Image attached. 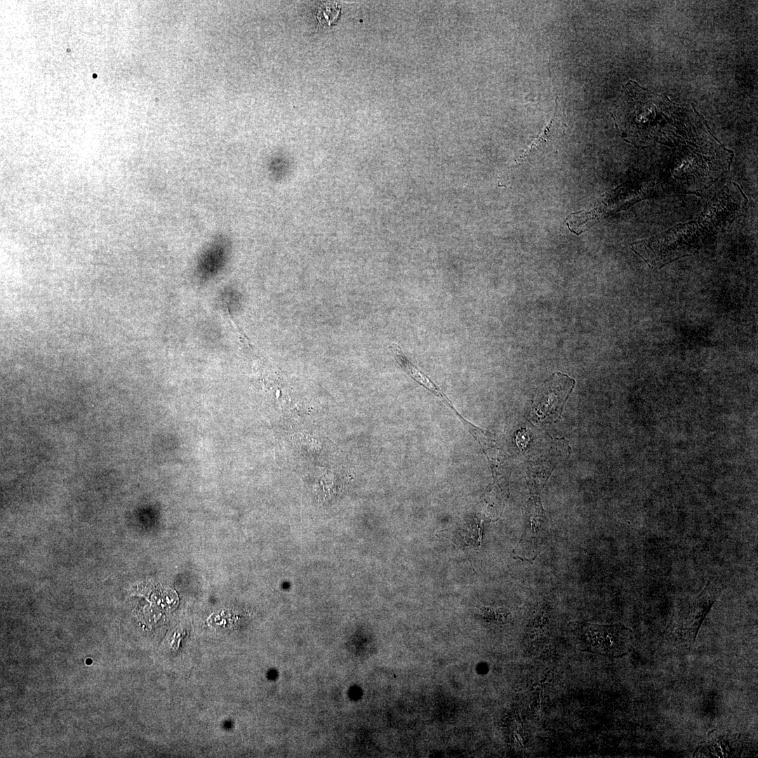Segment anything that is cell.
<instances>
[{
  "label": "cell",
  "mask_w": 758,
  "mask_h": 758,
  "mask_svg": "<svg viewBox=\"0 0 758 758\" xmlns=\"http://www.w3.org/2000/svg\"><path fill=\"white\" fill-rule=\"evenodd\" d=\"M722 592L716 581H707L696 595L681 600L673 615L671 637L677 645L690 650L702 623Z\"/></svg>",
  "instance_id": "obj_1"
},
{
  "label": "cell",
  "mask_w": 758,
  "mask_h": 758,
  "mask_svg": "<svg viewBox=\"0 0 758 758\" xmlns=\"http://www.w3.org/2000/svg\"><path fill=\"white\" fill-rule=\"evenodd\" d=\"M699 234L696 224L689 223L676 226L661 235L636 244L648 261L660 265L692 252L698 247Z\"/></svg>",
  "instance_id": "obj_2"
},
{
  "label": "cell",
  "mask_w": 758,
  "mask_h": 758,
  "mask_svg": "<svg viewBox=\"0 0 758 758\" xmlns=\"http://www.w3.org/2000/svg\"><path fill=\"white\" fill-rule=\"evenodd\" d=\"M579 630L580 639L587 651L618 657L631 649L632 632L624 625L583 623L580 624Z\"/></svg>",
  "instance_id": "obj_3"
},
{
  "label": "cell",
  "mask_w": 758,
  "mask_h": 758,
  "mask_svg": "<svg viewBox=\"0 0 758 758\" xmlns=\"http://www.w3.org/2000/svg\"><path fill=\"white\" fill-rule=\"evenodd\" d=\"M548 533V522L541 503L538 498H531L528 502L524 533L514 550V557L533 562L540 553Z\"/></svg>",
  "instance_id": "obj_4"
},
{
  "label": "cell",
  "mask_w": 758,
  "mask_h": 758,
  "mask_svg": "<svg viewBox=\"0 0 758 758\" xmlns=\"http://www.w3.org/2000/svg\"><path fill=\"white\" fill-rule=\"evenodd\" d=\"M574 385L575 380L567 375L554 373L535 397L533 408L536 415L540 420L557 419Z\"/></svg>",
  "instance_id": "obj_5"
},
{
  "label": "cell",
  "mask_w": 758,
  "mask_h": 758,
  "mask_svg": "<svg viewBox=\"0 0 758 758\" xmlns=\"http://www.w3.org/2000/svg\"><path fill=\"white\" fill-rule=\"evenodd\" d=\"M728 185L708 203L700 217V222L711 230H721L731 223L742 211L743 197L737 188Z\"/></svg>",
  "instance_id": "obj_6"
},
{
  "label": "cell",
  "mask_w": 758,
  "mask_h": 758,
  "mask_svg": "<svg viewBox=\"0 0 758 758\" xmlns=\"http://www.w3.org/2000/svg\"><path fill=\"white\" fill-rule=\"evenodd\" d=\"M748 743L742 734L731 731H715L698 745L694 757H740Z\"/></svg>",
  "instance_id": "obj_7"
},
{
  "label": "cell",
  "mask_w": 758,
  "mask_h": 758,
  "mask_svg": "<svg viewBox=\"0 0 758 758\" xmlns=\"http://www.w3.org/2000/svg\"><path fill=\"white\" fill-rule=\"evenodd\" d=\"M389 350L392 354L394 359L401 366L404 371H405L410 377L415 380L417 383L427 388L432 392L434 394L442 399L445 403L450 405V401L446 395L441 391V390L430 380L421 371H420L413 363H411L406 355L403 353L401 347L397 344L393 343L389 346ZM451 407V405H450Z\"/></svg>",
  "instance_id": "obj_8"
},
{
  "label": "cell",
  "mask_w": 758,
  "mask_h": 758,
  "mask_svg": "<svg viewBox=\"0 0 758 758\" xmlns=\"http://www.w3.org/2000/svg\"><path fill=\"white\" fill-rule=\"evenodd\" d=\"M340 13V8L335 2H325L319 6L317 17L321 24L330 26L335 22Z\"/></svg>",
  "instance_id": "obj_9"
},
{
  "label": "cell",
  "mask_w": 758,
  "mask_h": 758,
  "mask_svg": "<svg viewBox=\"0 0 758 758\" xmlns=\"http://www.w3.org/2000/svg\"><path fill=\"white\" fill-rule=\"evenodd\" d=\"M481 610L486 618L491 620L501 622L507 616L505 611H502L500 609H494L489 607L482 606Z\"/></svg>",
  "instance_id": "obj_10"
}]
</instances>
